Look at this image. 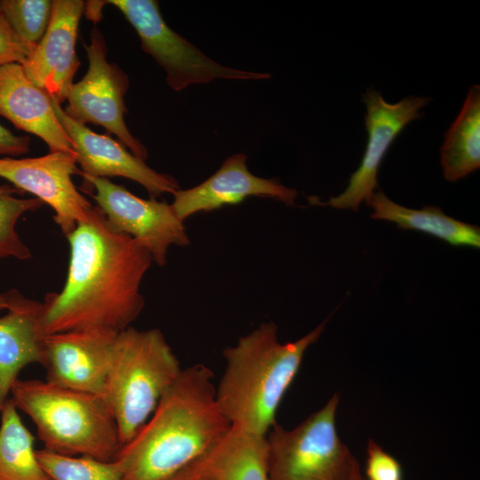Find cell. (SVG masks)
Wrapping results in <instances>:
<instances>
[{"instance_id": "obj_20", "label": "cell", "mask_w": 480, "mask_h": 480, "mask_svg": "<svg viewBox=\"0 0 480 480\" xmlns=\"http://www.w3.org/2000/svg\"><path fill=\"white\" fill-rule=\"evenodd\" d=\"M443 174L453 182L480 166V87L472 85L461 109L447 130L440 149Z\"/></svg>"}, {"instance_id": "obj_17", "label": "cell", "mask_w": 480, "mask_h": 480, "mask_svg": "<svg viewBox=\"0 0 480 480\" xmlns=\"http://www.w3.org/2000/svg\"><path fill=\"white\" fill-rule=\"evenodd\" d=\"M6 292L7 312L0 316V413L23 368L42 363L44 337L40 326L43 302L16 289Z\"/></svg>"}, {"instance_id": "obj_26", "label": "cell", "mask_w": 480, "mask_h": 480, "mask_svg": "<svg viewBox=\"0 0 480 480\" xmlns=\"http://www.w3.org/2000/svg\"><path fill=\"white\" fill-rule=\"evenodd\" d=\"M35 44L21 39L0 15V66L8 63L23 64L35 48Z\"/></svg>"}, {"instance_id": "obj_7", "label": "cell", "mask_w": 480, "mask_h": 480, "mask_svg": "<svg viewBox=\"0 0 480 480\" xmlns=\"http://www.w3.org/2000/svg\"><path fill=\"white\" fill-rule=\"evenodd\" d=\"M104 4L116 6L124 14L138 34L142 50L164 69L166 83L173 91L218 78L262 80L270 77L268 73L232 68L210 59L165 23L157 1L110 0Z\"/></svg>"}, {"instance_id": "obj_21", "label": "cell", "mask_w": 480, "mask_h": 480, "mask_svg": "<svg viewBox=\"0 0 480 480\" xmlns=\"http://www.w3.org/2000/svg\"><path fill=\"white\" fill-rule=\"evenodd\" d=\"M35 449V437L9 398L0 413V480H49Z\"/></svg>"}, {"instance_id": "obj_28", "label": "cell", "mask_w": 480, "mask_h": 480, "mask_svg": "<svg viewBox=\"0 0 480 480\" xmlns=\"http://www.w3.org/2000/svg\"><path fill=\"white\" fill-rule=\"evenodd\" d=\"M162 480H202L201 457L180 471Z\"/></svg>"}, {"instance_id": "obj_22", "label": "cell", "mask_w": 480, "mask_h": 480, "mask_svg": "<svg viewBox=\"0 0 480 480\" xmlns=\"http://www.w3.org/2000/svg\"><path fill=\"white\" fill-rule=\"evenodd\" d=\"M39 463L49 480H124L117 463L90 456H71L41 449Z\"/></svg>"}, {"instance_id": "obj_27", "label": "cell", "mask_w": 480, "mask_h": 480, "mask_svg": "<svg viewBox=\"0 0 480 480\" xmlns=\"http://www.w3.org/2000/svg\"><path fill=\"white\" fill-rule=\"evenodd\" d=\"M28 136H17L0 124V156H16L29 151Z\"/></svg>"}, {"instance_id": "obj_8", "label": "cell", "mask_w": 480, "mask_h": 480, "mask_svg": "<svg viewBox=\"0 0 480 480\" xmlns=\"http://www.w3.org/2000/svg\"><path fill=\"white\" fill-rule=\"evenodd\" d=\"M84 47L88 69L79 82L73 84L67 98L65 113L82 124H93L104 127L133 155L146 160L148 149L132 135L124 121L128 76L118 65L107 60L106 42L98 28L92 29L90 44Z\"/></svg>"}, {"instance_id": "obj_3", "label": "cell", "mask_w": 480, "mask_h": 480, "mask_svg": "<svg viewBox=\"0 0 480 480\" xmlns=\"http://www.w3.org/2000/svg\"><path fill=\"white\" fill-rule=\"evenodd\" d=\"M327 320L300 339L281 343L277 326L263 323L223 351L225 371L216 387L218 404L232 428L266 436L308 348Z\"/></svg>"}, {"instance_id": "obj_1", "label": "cell", "mask_w": 480, "mask_h": 480, "mask_svg": "<svg viewBox=\"0 0 480 480\" xmlns=\"http://www.w3.org/2000/svg\"><path fill=\"white\" fill-rule=\"evenodd\" d=\"M66 237L67 278L60 292L42 301V334L132 326L145 306L140 285L153 262L149 251L116 231L97 205Z\"/></svg>"}, {"instance_id": "obj_13", "label": "cell", "mask_w": 480, "mask_h": 480, "mask_svg": "<svg viewBox=\"0 0 480 480\" xmlns=\"http://www.w3.org/2000/svg\"><path fill=\"white\" fill-rule=\"evenodd\" d=\"M52 107L74 144L81 175L126 178L141 185L153 198L165 193L173 194L180 189L178 181L172 176L152 169L120 141L108 135L96 133L73 120L54 100Z\"/></svg>"}, {"instance_id": "obj_16", "label": "cell", "mask_w": 480, "mask_h": 480, "mask_svg": "<svg viewBox=\"0 0 480 480\" xmlns=\"http://www.w3.org/2000/svg\"><path fill=\"white\" fill-rule=\"evenodd\" d=\"M0 116L15 127L42 139L49 152L76 155L74 144L54 112L52 99L28 79L21 64L0 66Z\"/></svg>"}, {"instance_id": "obj_11", "label": "cell", "mask_w": 480, "mask_h": 480, "mask_svg": "<svg viewBox=\"0 0 480 480\" xmlns=\"http://www.w3.org/2000/svg\"><path fill=\"white\" fill-rule=\"evenodd\" d=\"M81 175L76 156L49 152L39 157L0 158V177L28 192L54 211L53 220L67 236L89 216L93 206L78 190L72 175Z\"/></svg>"}, {"instance_id": "obj_25", "label": "cell", "mask_w": 480, "mask_h": 480, "mask_svg": "<svg viewBox=\"0 0 480 480\" xmlns=\"http://www.w3.org/2000/svg\"><path fill=\"white\" fill-rule=\"evenodd\" d=\"M399 461L370 439L367 444L365 480H402Z\"/></svg>"}, {"instance_id": "obj_30", "label": "cell", "mask_w": 480, "mask_h": 480, "mask_svg": "<svg viewBox=\"0 0 480 480\" xmlns=\"http://www.w3.org/2000/svg\"><path fill=\"white\" fill-rule=\"evenodd\" d=\"M8 308V296L7 292H0V312L6 310Z\"/></svg>"}, {"instance_id": "obj_15", "label": "cell", "mask_w": 480, "mask_h": 480, "mask_svg": "<svg viewBox=\"0 0 480 480\" xmlns=\"http://www.w3.org/2000/svg\"><path fill=\"white\" fill-rule=\"evenodd\" d=\"M246 160L244 153L232 155L202 183L191 188L176 190L171 204L176 215L184 221L195 213L236 204L249 196L272 197L288 205L294 204L298 195L294 188L284 186L276 179L252 174Z\"/></svg>"}, {"instance_id": "obj_23", "label": "cell", "mask_w": 480, "mask_h": 480, "mask_svg": "<svg viewBox=\"0 0 480 480\" xmlns=\"http://www.w3.org/2000/svg\"><path fill=\"white\" fill-rule=\"evenodd\" d=\"M19 191L13 186L0 185V260L11 257L26 260L31 257L16 224L24 213L36 211L44 203L36 197H18L15 195Z\"/></svg>"}, {"instance_id": "obj_2", "label": "cell", "mask_w": 480, "mask_h": 480, "mask_svg": "<svg viewBox=\"0 0 480 480\" xmlns=\"http://www.w3.org/2000/svg\"><path fill=\"white\" fill-rule=\"evenodd\" d=\"M212 372L181 369L138 433L113 459L124 480H162L189 466L231 428L216 399Z\"/></svg>"}, {"instance_id": "obj_14", "label": "cell", "mask_w": 480, "mask_h": 480, "mask_svg": "<svg viewBox=\"0 0 480 480\" xmlns=\"http://www.w3.org/2000/svg\"><path fill=\"white\" fill-rule=\"evenodd\" d=\"M47 29L22 64L28 79L61 105L80 66L76 52L78 26L84 12L81 0H53Z\"/></svg>"}, {"instance_id": "obj_5", "label": "cell", "mask_w": 480, "mask_h": 480, "mask_svg": "<svg viewBox=\"0 0 480 480\" xmlns=\"http://www.w3.org/2000/svg\"><path fill=\"white\" fill-rule=\"evenodd\" d=\"M180 371L160 330L130 326L117 332L103 397L115 417L122 445L146 423Z\"/></svg>"}, {"instance_id": "obj_18", "label": "cell", "mask_w": 480, "mask_h": 480, "mask_svg": "<svg viewBox=\"0 0 480 480\" xmlns=\"http://www.w3.org/2000/svg\"><path fill=\"white\" fill-rule=\"evenodd\" d=\"M201 464L202 480H268L266 436L231 427Z\"/></svg>"}, {"instance_id": "obj_29", "label": "cell", "mask_w": 480, "mask_h": 480, "mask_svg": "<svg viewBox=\"0 0 480 480\" xmlns=\"http://www.w3.org/2000/svg\"><path fill=\"white\" fill-rule=\"evenodd\" d=\"M349 480H365L361 474L358 462L355 465Z\"/></svg>"}, {"instance_id": "obj_9", "label": "cell", "mask_w": 480, "mask_h": 480, "mask_svg": "<svg viewBox=\"0 0 480 480\" xmlns=\"http://www.w3.org/2000/svg\"><path fill=\"white\" fill-rule=\"evenodd\" d=\"M81 176L92 188L88 194L108 224L145 246L158 266L166 264L170 246L189 244L184 221L176 215L171 204L153 197L140 198L107 178Z\"/></svg>"}, {"instance_id": "obj_12", "label": "cell", "mask_w": 480, "mask_h": 480, "mask_svg": "<svg viewBox=\"0 0 480 480\" xmlns=\"http://www.w3.org/2000/svg\"><path fill=\"white\" fill-rule=\"evenodd\" d=\"M117 332L92 329L44 336L45 380L103 396Z\"/></svg>"}, {"instance_id": "obj_19", "label": "cell", "mask_w": 480, "mask_h": 480, "mask_svg": "<svg viewBox=\"0 0 480 480\" xmlns=\"http://www.w3.org/2000/svg\"><path fill=\"white\" fill-rule=\"evenodd\" d=\"M374 220L396 223L404 229L423 232L454 246L480 247V228L445 215L440 207L425 206L420 210L402 206L384 193L374 192L365 202Z\"/></svg>"}, {"instance_id": "obj_24", "label": "cell", "mask_w": 480, "mask_h": 480, "mask_svg": "<svg viewBox=\"0 0 480 480\" xmlns=\"http://www.w3.org/2000/svg\"><path fill=\"white\" fill-rule=\"evenodd\" d=\"M52 6L50 0H0V15L21 39L36 45L47 29Z\"/></svg>"}, {"instance_id": "obj_10", "label": "cell", "mask_w": 480, "mask_h": 480, "mask_svg": "<svg viewBox=\"0 0 480 480\" xmlns=\"http://www.w3.org/2000/svg\"><path fill=\"white\" fill-rule=\"evenodd\" d=\"M362 100L366 107L367 143L358 169L352 173L348 187L341 194L331 197L326 203H310L356 211L375 192L380 165L388 149L408 124L423 116L422 109L431 99L410 95L398 102L389 103L380 92L370 87L362 94Z\"/></svg>"}, {"instance_id": "obj_4", "label": "cell", "mask_w": 480, "mask_h": 480, "mask_svg": "<svg viewBox=\"0 0 480 480\" xmlns=\"http://www.w3.org/2000/svg\"><path fill=\"white\" fill-rule=\"evenodd\" d=\"M9 398L33 421L47 451L112 460L122 446L115 417L102 396L47 380L18 379Z\"/></svg>"}, {"instance_id": "obj_6", "label": "cell", "mask_w": 480, "mask_h": 480, "mask_svg": "<svg viewBox=\"0 0 480 480\" xmlns=\"http://www.w3.org/2000/svg\"><path fill=\"white\" fill-rule=\"evenodd\" d=\"M339 396L292 429L276 423L266 436L268 480H349L356 458L336 428Z\"/></svg>"}]
</instances>
